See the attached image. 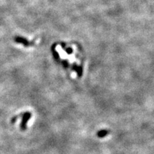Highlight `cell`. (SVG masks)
<instances>
[{"label": "cell", "mask_w": 154, "mask_h": 154, "mask_svg": "<svg viewBox=\"0 0 154 154\" xmlns=\"http://www.w3.org/2000/svg\"><path fill=\"white\" fill-rule=\"evenodd\" d=\"M32 117V113L30 112H25L23 113L22 118H21V122L20 124V128L22 131H24L27 128V124L29 121V119Z\"/></svg>", "instance_id": "1"}, {"label": "cell", "mask_w": 154, "mask_h": 154, "mask_svg": "<svg viewBox=\"0 0 154 154\" xmlns=\"http://www.w3.org/2000/svg\"><path fill=\"white\" fill-rule=\"evenodd\" d=\"M107 134H108V131H105V130H104V131H98V133H97V135H98V137H100V138H102V137H104L105 135H106Z\"/></svg>", "instance_id": "2"}, {"label": "cell", "mask_w": 154, "mask_h": 154, "mask_svg": "<svg viewBox=\"0 0 154 154\" xmlns=\"http://www.w3.org/2000/svg\"><path fill=\"white\" fill-rule=\"evenodd\" d=\"M23 113H21V114H19V115H15V116H14L13 118H12V120H11V122L12 123V124H14V123H15V121L16 120H17L18 118H19L20 116H22Z\"/></svg>", "instance_id": "3"}]
</instances>
